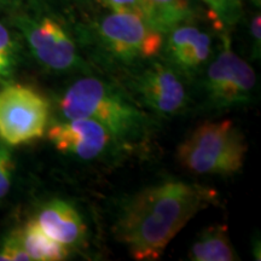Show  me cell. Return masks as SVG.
<instances>
[{"label":"cell","instance_id":"cell-1","mask_svg":"<svg viewBox=\"0 0 261 261\" xmlns=\"http://www.w3.org/2000/svg\"><path fill=\"white\" fill-rule=\"evenodd\" d=\"M215 197L211 189L184 181L145 189L123 207L115 225L116 236L133 259L158 260L179 231Z\"/></svg>","mask_w":261,"mask_h":261},{"label":"cell","instance_id":"cell-2","mask_svg":"<svg viewBox=\"0 0 261 261\" xmlns=\"http://www.w3.org/2000/svg\"><path fill=\"white\" fill-rule=\"evenodd\" d=\"M60 108L67 119L86 117L102 123L115 139L140 136L146 121L138 108L97 77H83L71 85Z\"/></svg>","mask_w":261,"mask_h":261},{"label":"cell","instance_id":"cell-3","mask_svg":"<svg viewBox=\"0 0 261 261\" xmlns=\"http://www.w3.org/2000/svg\"><path fill=\"white\" fill-rule=\"evenodd\" d=\"M243 133L230 120L204 122L177 151L178 161L195 174L230 175L243 167L247 154Z\"/></svg>","mask_w":261,"mask_h":261},{"label":"cell","instance_id":"cell-4","mask_svg":"<svg viewBox=\"0 0 261 261\" xmlns=\"http://www.w3.org/2000/svg\"><path fill=\"white\" fill-rule=\"evenodd\" d=\"M47 100L23 85H10L0 91V139L9 145L31 143L44 136Z\"/></svg>","mask_w":261,"mask_h":261},{"label":"cell","instance_id":"cell-5","mask_svg":"<svg viewBox=\"0 0 261 261\" xmlns=\"http://www.w3.org/2000/svg\"><path fill=\"white\" fill-rule=\"evenodd\" d=\"M97 34L108 51L126 62L149 60L163 46L162 33L136 15L110 12L98 22Z\"/></svg>","mask_w":261,"mask_h":261},{"label":"cell","instance_id":"cell-6","mask_svg":"<svg viewBox=\"0 0 261 261\" xmlns=\"http://www.w3.org/2000/svg\"><path fill=\"white\" fill-rule=\"evenodd\" d=\"M255 84V71L234 54L225 35L223 50L211 63L205 76V91L212 104L218 109L246 104L252 98Z\"/></svg>","mask_w":261,"mask_h":261},{"label":"cell","instance_id":"cell-7","mask_svg":"<svg viewBox=\"0 0 261 261\" xmlns=\"http://www.w3.org/2000/svg\"><path fill=\"white\" fill-rule=\"evenodd\" d=\"M21 28L35 58L52 70H69L80 63L73 39L56 19H22Z\"/></svg>","mask_w":261,"mask_h":261},{"label":"cell","instance_id":"cell-8","mask_svg":"<svg viewBox=\"0 0 261 261\" xmlns=\"http://www.w3.org/2000/svg\"><path fill=\"white\" fill-rule=\"evenodd\" d=\"M47 130V138L58 151L83 160H93L103 154L115 139L102 123L86 117L67 119Z\"/></svg>","mask_w":261,"mask_h":261},{"label":"cell","instance_id":"cell-9","mask_svg":"<svg viewBox=\"0 0 261 261\" xmlns=\"http://www.w3.org/2000/svg\"><path fill=\"white\" fill-rule=\"evenodd\" d=\"M135 86L143 102L163 115L181 112L188 103L184 84L168 65L152 64L137 77Z\"/></svg>","mask_w":261,"mask_h":261},{"label":"cell","instance_id":"cell-10","mask_svg":"<svg viewBox=\"0 0 261 261\" xmlns=\"http://www.w3.org/2000/svg\"><path fill=\"white\" fill-rule=\"evenodd\" d=\"M35 219L48 236L67 248L79 246L86 237L83 217L65 201L52 200L45 203Z\"/></svg>","mask_w":261,"mask_h":261},{"label":"cell","instance_id":"cell-11","mask_svg":"<svg viewBox=\"0 0 261 261\" xmlns=\"http://www.w3.org/2000/svg\"><path fill=\"white\" fill-rule=\"evenodd\" d=\"M167 34L166 51L179 68L195 70L208 61L212 52V39L208 33L195 25L181 23Z\"/></svg>","mask_w":261,"mask_h":261},{"label":"cell","instance_id":"cell-12","mask_svg":"<svg viewBox=\"0 0 261 261\" xmlns=\"http://www.w3.org/2000/svg\"><path fill=\"white\" fill-rule=\"evenodd\" d=\"M189 257L194 261H234L240 259L228 237L226 225H213L204 228L192 244Z\"/></svg>","mask_w":261,"mask_h":261},{"label":"cell","instance_id":"cell-13","mask_svg":"<svg viewBox=\"0 0 261 261\" xmlns=\"http://www.w3.org/2000/svg\"><path fill=\"white\" fill-rule=\"evenodd\" d=\"M145 21L162 34L191 17L189 0H142Z\"/></svg>","mask_w":261,"mask_h":261},{"label":"cell","instance_id":"cell-14","mask_svg":"<svg viewBox=\"0 0 261 261\" xmlns=\"http://www.w3.org/2000/svg\"><path fill=\"white\" fill-rule=\"evenodd\" d=\"M18 232L31 260L61 261L69 255L68 248L48 236L38 224L37 219L29 220Z\"/></svg>","mask_w":261,"mask_h":261},{"label":"cell","instance_id":"cell-15","mask_svg":"<svg viewBox=\"0 0 261 261\" xmlns=\"http://www.w3.org/2000/svg\"><path fill=\"white\" fill-rule=\"evenodd\" d=\"M220 28L232 25L242 15V0H201Z\"/></svg>","mask_w":261,"mask_h":261},{"label":"cell","instance_id":"cell-16","mask_svg":"<svg viewBox=\"0 0 261 261\" xmlns=\"http://www.w3.org/2000/svg\"><path fill=\"white\" fill-rule=\"evenodd\" d=\"M16 64V46L11 34L0 23V80L6 79Z\"/></svg>","mask_w":261,"mask_h":261},{"label":"cell","instance_id":"cell-17","mask_svg":"<svg viewBox=\"0 0 261 261\" xmlns=\"http://www.w3.org/2000/svg\"><path fill=\"white\" fill-rule=\"evenodd\" d=\"M31 256L25 252L19 232L14 231L6 238L0 248V261H29Z\"/></svg>","mask_w":261,"mask_h":261},{"label":"cell","instance_id":"cell-18","mask_svg":"<svg viewBox=\"0 0 261 261\" xmlns=\"http://www.w3.org/2000/svg\"><path fill=\"white\" fill-rule=\"evenodd\" d=\"M14 169L15 162L11 151L5 145L0 144V200L9 194Z\"/></svg>","mask_w":261,"mask_h":261},{"label":"cell","instance_id":"cell-19","mask_svg":"<svg viewBox=\"0 0 261 261\" xmlns=\"http://www.w3.org/2000/svg\"><path fill=\"white\" fill-rule=\"evenodd\" d=\"M104 8L115 14H129L145 19L142 0H100Z\"/></svg>","mask_w":261,"mask_h":261},{"label":"cell","instance_id":"cell-20","mask_svg":"<svg viewBox=\"0 0 261 261\" xmlns=\"http://www.w3.org/2000/svg\"><path fill=\"white\" fill-rule=\"evenodd\" d=\"M260 27H261L260 14H256L252 19V23H250V34H252V39H253V52L257 57L260 56V40H261Z\"/></svg>","mask_w":261,"mask_h":261},{"label":"cell","instance_id":"cell-21","mask_svg":"<svg viewBox=\"0 0 261 261\" xmlns=\"http://www.w3.org/2000/svg\"><path fill=\"white\" fill-rule=\"evenodd\" d=\"M252 2L254 3V4H255L257 8H260V3H261V0H252Z\"/></svg>","mask_w":261,"mask_h":261}]
</instances>
